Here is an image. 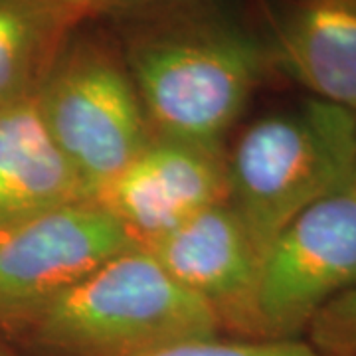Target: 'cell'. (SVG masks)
<instances>
[{
    "label": "cell",
    "instance_id": "cell-1",
    "mask_svg": "<svg viewBox=\"0 0 356 356\" xmlns=\"http://www.w3.org/2000/svg\"><path fill=\"white\" fill-rule=\"evenodd\" d=\"M102 14L156 137L222 145L273 65L216 0H117Z\"/></svg>",
    "mask_w": 356,
    "mask_h": 356
},
{
    "label": "cell",
    "instance_id": "cell-2",
    "mask_svg": "<svg viewBox=\"0 0 356 356\" xmlns=\"http://www.w3.org/2000/svg\"><path fill=\"white\" fill-rule=\"evenodd\" d=\"M22 337L42 356H154L224 332L198 297L133 248L64 293Z\"/></svg>",
    "mask_w": 356,
    "mask_h": 356
},
{
    "label": "cell",
    "instance_id": "cell-3",
    "mask_svg": "<svg viewBox=\"0 0 356 356\" xmlns=\"http://www.w3.org/2000/svg\"><path fill=\"white\" fill-rule=\"evenodd\" d=\"M228 159V204L255 248L313 204L356 182V111L311 97L255 119Z\"/></svg>",
    "mask_w": 356,
    "mask_h": 356
},
{
    "label": "cell",
    "instance_id": "cell-4",
    "mask_svg": "<svg viewBox=\"0 0 356 356\" xmlns=\"http://www.w3.org/2000/svg\"><path fill=\"white\" fill-rule=\"evenodd\" d=\"M34 103L91 198L153 137L113 36L83 28V22L54 58Z\"/></svg>",
    "mask_w": 356,
    "mask_h": 356
},
{
    "label": "cell",
    "instance_id": "cell-5",
    "mask_svg": "<svg viewBox=\"0 0 356 356\" xmlns=\"http://www.w3.org/2000/svg\"><path fill=\"white\" fill-rule=\"evenodd\" d=\"M356 285V182L291 220L261 255L255 341L305 339L318 313Z\"/></svg>",
    "mask_w": 356,
    "mask_h": 356
},
{
    "label": "cell",
    "instance_id": "cell-6",
    "mask_svg": "<svg viewBox=\"0 0 356 356\" xmlns=\"http://www.w3.org/2000/svg\"><path fill=\"white\" fill-rule=\"evenodd\" d=\"M133 248L93 198L0 232V329L22 334L64 293Z\"/></svg>",
    "mask_w": 356,
    "mask_h": 356
},
{
    "label": "cell",
    "instance_id": "cell-7",
    "mask_svg": "<svg viewBox=\"0 0 356 356\" xmlns=\"http://www.w3.org/2000/svg\"><path fill=\"white\" fill-rule=\"evenodd\" d=\"M139 248L228 200L222 145L156 137L93 196Z\"/></svg>",
    "mask_w": 356,
    "mask_h": 356
},
{
    "label": "cell",
    "instance_id": "cell-8",
    "mask_svg": "<svg viewBox=\"0 0 356 356\" xmlns=\"http://www.w3.org/2000/svg\"><path fill=\"white\" fill-rule=\"evenodd\" d=\"M143 250L216 315L226 337L254 339L261 254L228 200L206 208Z\"/></svg>",
    "mask_w": 356,
    "mask_h": 356
},
{
    "label": "cell",
    "instance_id": "cell-9",
    "mask_svg": "<svg viewBox=\"0 0 356 356\" xmlns=\"http://www.w3.org/2000/svg\"><path fill=\"white\" fill-rule=\"evenodd\" d=\"M269 24L271 64L313 97L356 111V0H285Z\"/></svg>",
    "mask_w": 356,
    "mask_h": 356
},
{
    "label": "cell",
    "instance_id": "cell-10",
    "mask_svg": "<svg viewBox=\"0 0 356 356\" xmlns=\"http://www.w3.org/2000/svg\"><path fill=\"white\" fill-rule=\"evenodd\" d=\"M91 198L40 119L34 95L0 109V232Z\"/></svg>",
    "mask_w": 356,
    "mask_h": 356
},
{
    "label": "cell",
    "instance_id": "cell-11",
    "mask_svg": "<svg viewBox=\"0 0 356 356\" xmlns=\"http://www.w3.org/2000/svg\"><path fill=\"white\" fill-rule=\"evenodd\" d=\"M81 22L46 0H0V109L34 95Z\"/></svg>",
    "mask_w": 356,
    "mask_h": 356
},
{
    "label": "cell",
    "instance_id": "cell-12",
    "mask_svg": "<svg viewBox=\"0 0 356 356\" xmlns=\"http://www.w3.org/2000/svg\"><path fill=\"white\" fill-rule=\"evenodd\" d=\"M305 339L323 356H356V285L318 313Z\"/></svg>",
    "mask_w": 356,
    "mask_h": 356
},
{
    "label": "cell",
    "instance_id": "cell-13",
    "mask_svg": "<svg viewBox=\"0 0 356 356\" xmlns=\"http://www.w3.org/2000/svg\"><path fill=\"white\" fill-rule=\"evenodd\" d=\"M154 356H323L307 339L254 341L214 337L177 344Z\"/></svg>",
    "mask_w": 356,
    "mask_h": 356
},
{
    "label": "cell",
    "instance_id": "cell-14",
    "mask_svg": "<svg viewBox=\"0 0 356 356\" xmlns=\"http://www.w3.org/2000/svg\"><path fill=\"white\" fill-rule=\"evenodd\" d=\"M46 2L76 14L81 20H88L93 16H99L105 8H109L117 0H46Z\"/></svg>",
    "mask_w": 356,
    "mask_h": 356
},
{
    "label": "cell",
    "instance_id": "cell-15",
    "mask_svg": "<svg viewBox=\"0 0 356 356\" xmlns=\"http://www.w3.org/2000/svg\"><path fill=\"white\" fill-rule=\"evenodd\" d=\"M0 356H6V355H4V353H0Z\"/></svg>",
    "mask_w": 356,
    "mask_h": 356
}]
</instances>
